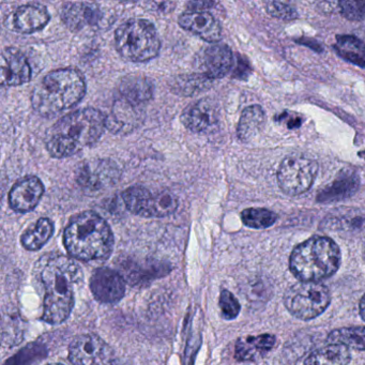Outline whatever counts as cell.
I'll return each instance as SVG.
<instances>
[{
	"label": "cell",
	"mask_w": 365,
	"mask_h": 365,
	"mask_svg": "<svg viewBox=\"0 0 365 365\" xmlns=\"http://www.w3.org/2000/svg\"><path fill=\"white\" fill-rule=\"evenodd\" d=\"M41 279L46 294L42 319L61 324L73 309L76 287L83 283L82 268L73 258L48 255L42 259Z\"/></svg>",
	"instance_id": "1"
},
{
	"label": "cell",
	"mask_w": 365,
	"mask_h": 365,
	"mask_svg": "<svg viewBox=\"0 0 365 365\" xmlns=\"http://www.w3.org/2000/svg\"><path fill=\"white\" fill-rule=\"evenodd\" d=\"M106 129V116L93 108L63 116L46 133L48 153L56 159L72 157L95 145Z\"/></svg>",
	"instance_id": "2"
},
{
	"label": "cell",
	"mask_w": 365,
	"mask_h": 365,
	"mask_svg": "<svg viewBox=\"0 0 365 365\" xmlns=\"http://www.w3.org/2000/svg\"><path fill=\"white\" fill-rule=\"evenodd\" d=\"M68 253L83 262L110 257L114 247V236L108 222L93 211L76 215L63 234Z\"/></svg>",
	"instance_id": "3"
},
{
	"label": "cell",
	"mask_w": 365,
	"mask_h": 365,
	"mask_svg": "<svg viewBox=\"0 0 365 365\" xmlns=\"http://www.w3.org/2000/svg\"><path fill=\"white\" fill-rule=\"evenodd\" d=\"M86 82L82 72L74 68L55 70L44 76L34 89V110L46 118H52L82 101Z\"/></svg>",
	"instance_id": "4"
},
{
	"label": "cell",
	"mask_w": 365,
	"mask_h": 365,
	"mask_svg": "<svg viewBox=\"0 0 365 365\" xmlns=\"http://www.w3.org/2000/svg\"><path fill=\"white\" fill-rule=\"evenodd\" d=\"M341 259L339 245L332 239L315 236L294 247L289 268L301 282H319L339 270Z\"/></svg>",
	"instance_id": "5"
},
{
	"label": "cell",
	"mask_w": 365,
	"mask_h": 365,
	"mask_svg": "<svg viewBox=\"0 0 365 365\" xmlns=\"http://www.w3.org/2000/svg\"><path fill=\"white\" fill-rule=\"evenodd\" d=\"M115 46L120 56L127 61L146 63L159 55L161 41L153 23L132 19L117 29Z\"/></svg>",
	"instance_id": "6"
},
{
	"label": "cell",
	"mask_w": 365,
	"mask_h": 365,
	"mask_svg": "<svg viewBox=\"0 0 365 365\" xmlns=\"http://www.w3.org/2000/svg\"><path fill=\"white\" fill-rule=\"evenodd\" d=\"M330 301L328 288L318 282H300L292 285L284 296L286 309L301 320H311L322 315Z\"/></svg>",
	"instance_id": "7"
},
{
	"label": "cell",
	"mask_w": 365,
	"mask_h": 365,
	"mask_svg": "<svg viewBox=\"0 0 365 365\" xmlns=\"http://www.w3.org/2000/svg\"><path fill=\"white\" fill-rule=\"evenodd\" d=\"M125 208L135 215L144 217H164L178 208V198L172 192H151L144 187H128L123 192Z\"/></svg>",
	"instance_id": "8"
},
{
	"label": "cell",
	"mask_w": 365,
	"mask_h": 365,
	"mask_svg": "<svg viewBox=\"0 0 365 365\" xmlns=\"http://www.w3.org/2000/svg\"><path fill=\"white\" fill-rule=\"evenodd\" d=\"M317 172V163L313 160L292 155L282 162L277 170V182L282 191L287 195H300L309 191Z\"/></svg>",
	"instance_id": "9"
},
{
	"label": "cell",
	"mask_w": 365,
	"mask_h": 365,
	"mask_svg": "<svg viewBox=\"0 0 365 365\" xmlns=\"http://www.w3.org/2000/svg\"><path fill=\"white\" fill-rule=\"evenodd\" d=\"M69 358L73 365H112L114 351L101 337L88 333L72 341Z\"/></svg>",
	"instance_id": "10"
},
{
	"label": "cell",
	"mask_w": 365,
	"mask_h": 365,
	"mask_svg": "<svg viewBox=\"0 0 365 365\" xmlns=\"http://www.w3.org/2000/svg\"><path fill=\"white\" fill-rule=\"evenodd\" d=\"M76 178L85 190L98 191L116 185L120 179V170L110 160L91 159L78 166Z\"/></svg>",
	"instance_id": "11"
},
{
	"label": "cell",
	"mask_w": 365,
	"mask_h": 365,
	"mask_svg": "<svg viewBox=\"0 0 365 365\" xmlns=\"http://www.w3.org/2000/svg\"><path fill=\"white\" fill-rule=\"evenodd\" d=\"M219 110L217 104L208 98L190 104L181 114V123L193 133L207 134L215 131L219 125Z\"/></svg>",
	"instance_id": "12"
},
{
	"label": "cell",
	"mask_w": 365,
	"mask_h": 365,
	"mask_svg": "<svg viewBox=\"0 0 365 365\" xmlns=\"http://www.w3.org/2000/svg\"><path fill=\"white\" fill-rule=\"evenodd\" d=\"M91 288L99 302L114 304L125 296V281L117 271L99 268L93 273Z\"/></svg>",
	"instance_id": "13"
},
{
	"label": "cell",
	"mask_w": 365,
	"mask_h": 365,
	"mask_svg": "<svg viewBox=\"0 0 365 365\" xmlns=\"http://www.w3.org/2000/svg\"><path fill=\"white\" fill-rule=\"evenodd\" d=\"M178 24L181 29L209 43H217L221 40V25L208 11L189 9L179 16Z\"/></svg>",
	"instance_id": "14"
},
{
	"label": "cell",
	"mask_w": 365,
	"mask_h": 365,
	"mask_svg": "<svg viewBox=\"0 0 365 365\" xmlns=\"http://www.w3.org/2000/svg\"><path fill=\"white\" fill-rule=\"evenodd\" d=\"M44 194V185L37 176H26L14 183L8 195L10 207L16 212L34 210Z\"/></svg>",
	"instance_id": "15"
},
{
	"label": "cell",
	"mask_w": 365,
	"mask_h": 365,
	"mask_svg": "<svg viewBox=\"0 0 365 365\" xmlns=\"http://www.w3.org/2000/svg\"><path fill=\"white\" fill-rule=\"evenodd\" d=\"M31 80V68L26 56L16 48H6L1 55V85L21 86Z\"/></svg>",
	"instance_id": "16"
},
{
	"label": "cell",
	"mask_w": 365,
	"mask_h": 365,
	"mask_svg": "<svg viewBox=\"0 0 365 365\" xmlns=\"http://www.w3.org/2000/svg\"><path fill=\"white\" fill-rule=\"evenodd\" d=\"M61 16L68 29L72 31H81L99 24L102 12L96 4L71 1L63 4Z\"/></svg>",
	"instance_id": "17"
},
{
	"label": "cell",
	"mask_w": 365,
	"mask_h": 365,
	"mask_svg": "<svg viewBox=\"0 0 365 365\" xmlns=\"http://www.w3.org/2000/svg\"><path fill=\"white\" fill-rule=\"evenodd\" d=\"M234 66V56L230 46L213 43L202 53V76L209 80L222 78L230 73Z\"/></svg>",
	"instance_id": "18"
},
{
	"label": "cell",
	"mask_w": 365,
	"mask_h": 365,
	"mask_svg": "<svg viewBox=\"0 0 365 365\" xmlns=\"http://www.w3.org/2000/svg\"><path fill=\"white\" fill-rule=\"evenodd\" d=\"M142 121L140 108L118 98L113 104L112 110L106 115V128L115 134H127L138 127Z\"/></svg>",
	"instance_id": "19"
},
{
	"label": "cell",
	"mask_w": 365,
	"mask_h": 365,
	"mask_svg": "<svg viewBox=\"0 0 365 365\" xmlns=\"http://www.w3.org/2000/svg\"><path fill=\"white\" fill-rule=\"evenodd\" d=\"M50 19V14L43 6H21L11 16V29L16 33L31 35L43 29Z\"/></svg>",
	"instance_id": "20"
},
{
	"label": "cell",
	"mask_w": 365,
	"mask_h": 365,
	"mask_svg": "<svg viewBox=\"0 0 365 365\" xmlns=\"http://www.w3.org/2000/svg\"><path fill=\"white\" fill-rule=\"evenodd\" d=\"M360 180L356 170L344 168L335 180L324 187L317 195L319 202H333L350 197L358 191Z\"/></svg>",
	"instance_id": "21"
},
{
	"label": "cell",
	"mask_w": 365,
	"mask_h": 365,
	"mask_svg": "<svg viewBox=\"0 0 365 365\" xmlns=\"http://www.w3.org/2000/svg\"><path fill=\"white\" fill-rule=\"evenodd\" d=\"M118 93L121 99L140 106L153 99V85L145 76H125L119 84Z\"/></svg>",
	"instance_id": "22"
},
{
	"label": "cell",
	"mask_w": 365,
	"mask_h": 365,
	"mask_svg": "<svg viewBox=\"0 0 365 365\" xmlns=\"http://www.w3.org/2000/svg\"><path fill=\"white\" fill-rule=\"evenodd\" d=\"M274 344L275 336L271 334L240 339L236 344V358L240 361L256 360L270 351Z\"/></svg>",
	"instance_id": "23"
},
{
	"label": "cell",
	"mask_w": 365,
	"mask_h": 365,
	"mask_svg": "<svg viewBox=\"0 0 365 365\" xmlns=\"http://www.w3.org/2000/svg\"><path fill=\"white\" fill-rule=\"evenodd\" d=\"M266 123V114L262 106H251L245 108L241 114L237 128V135L243 143L251 142L262 129Z\"/></svg>",
	"instance_id": "24"
},
{
	"label": "cell",
	"mask_w": 365,
	"mask_h": 365,
	"mask_svg": "<svg viewBox=\"0 0 365 365\" xmlns=\"http://www.w3.org/2000/svg\"><path fill=\"white\" fill-rule=\"evenodd\" d=\"M324 230L343 234H365V215L356 212L331 215L324 220Z\"/></svg>",
	"instance_id": "25"
},
{
	"label": "cell",
	"mask_w": 365,
	"mask_h": 365,
	"mask_svg": "<svg viewBox=\"0 0 365 365\" xmlns=\"http://www.w3.org/2000/svg\"><path fill=\"white\" fill-rule=\"evenodd\" d=\"M350 360L351 356L346 346L330 344L312 352L305 360L304 365H348Z\"/></svg>",
	"instance_id": "26"
},
{
	"label": "cell",
	"mask_w": 365,
	"mask_h": 365,
	"mask_svg": "<svg viewBox=\"0 0 365 365\" xmlns=\"http://www.w3.org/2000/svg\"><path fill=\"white\" fill-rule=\"evenodd\" d=\"M54 234V224L48 217H41L29 226L21 237L23 247L29 251L41 249Z\"/></svg>",
	"instance_id": "27"
},
{
	"label": "cell",
	"mask_w": 365,
	"mask_h": 365,
	"mask_svg": "<svg viewBox=\"0 0 365 365\" xmlns=\"http://www.w3.org/2000/svg\"><path fill=\"white\" fill-rule=\"evenodd\" d=\"M341 58L365 69V44L354 36H339L334 46Z\"/></svg>",
	"instance_id": "28"
},
{
	"label": "cell",
	"mask_w": 365,
	"mask_h": 365,
	"mask_svg": "<svg viewBox=\"0 0 365 365\" xmlns=\"http://www.w3.org/2000/svg\"><path fill=\"white\" fill-rule=\"evenodd\" d=\"M330 344H339L347 348L365 350V327L336 329L328 336Z\"/></svg>",
	"instance_id": "29"
},
{
	"label": "cell",
	"mask_w": 365,
	"mask_h": 365,
	"mask_svg": "<svg viewBox=\"0 0 365 365\" xmlns=\"http://www.w3.org/2000/svg\"><path fill=\"white\" fill-rule=\"evenodd\" d=\"M243 224L247 227L264 230L270 227L277 220V215L272 211L262 208L245 209L241 213Z\"/></svg>",
	"instance_id": "30"
},
{
	"label": "cell",
	"mask_w": 365,
	"mask_h": 365,
	"mask_svg": "<svg viewBox=\"0 0 365 365\" xmlns=\"http://www.w3.org/2000/svg\"><path fill=\"white\" fill-rule=\"evenodd\" d=\"M210 80L202 74L179 76L175 82L174 91L182 96H193V93L205 91Z\"/></svg>",
	"instance_id": "31"
},
{
	"label": "cell",
	"mask_w": 365,
	"mask_h": 365,
	"mask_svg": "<svg viewBox=\"0 0 365 365\" xmlns=\"http://www.w3.org/2000/svg\"><path fill=\"white\" fill-rule=\"evenodd\" d=\"M220 309L224 319L232 320L240 313L241 307L232 292L223 290L220 296Z\"/></svg>",
	"instance_id": "32"
},
{
	"label": "cell",
	"mask_w": 365,
	"mask_h": 365,
	"mask_svg": "<svg viewBox=\"0 0 365 365\" xmlns=\"http://www.w3.org/2000/svg\"><path fill=\"white\" fill-rule=\"evenodd\" d=\"M341 14L347 20L361 21L365 19V0H344L339 3Z\"/></svg>",
	"instance_id": "33"
},
{
	"label": "cell",
	"mask_w": 365,
	"mask_h": 365,
	"mask_svg": "<svg viewBox=\"0 0 365 365\" xmlns=\"http://www.w3.org/2000/svg\"><path fill=\"white\" fill-rule=\"evenodd\" d=\"M267 10H268L269 14L274 16V18L279 19V20H294L298 16L294 8L285 3L271 1V3L267 4Z\"/></svg>",
	"instance_id": "34"
},
{
	"label": "cell",
	"mask_w": 365,
	"mask_h": 365,
	"mask_svg": "<svg viewBox=\"0 0 365 365\" xmlns=\"http://www.w3.org/2000/svg\"><path fill=\"white\" fill-rule=\"evenodd\" d=\"M250 71H251V69H250L247 61H243V59H239L238 65H237V68L235 69L234 76L237 78H243L247 76Z\"/></svg>",
	"instance_id": "35"
},
{
	"label": "cell",
	"mask_w": 365,
	"mask_h": 365,
	"mask_svg": "<svg viewBox=\"0 0 365 365\" xmlns=\"http://www.w3.org/2000/svg\"><path fill=\"white\" fill-rule=\"evenodd\" d=\"M360 314L361 317H362L363 320L365 322V294L360 301Z\"/></svg>",
	"instance_id": "36"
},
{
	"label": "cell",
	"mask_w": 365,
	"mask_h": 365,
	"mask_svg": "<svg viewBox=\"0 0 365 365\" xmlns=\"http://www.w3.org/2000/svg\"><path fill=\"white\" fill-rule=\"evenodd\" d=\"M363 258H364V262H365V245H364V249H363Z\"/></svg>",
	"instance_id": "37"
},
{
	"label": "cell",
	"mask_w": 365,
	"mask_h": 365,
	"mask_svg": "<svg viewBox=\"0 0 365 365\" xmlns=\"http://www.w3.org/2000/svg\"><path fill=\"white\" fill-rule=\"evenodd\" d=\"M50 365H63V364H58V363H56V364H50Z\"/></svg>",
	"instance_id": "38"
}]
</instances>
